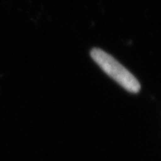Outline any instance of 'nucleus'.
I'll list each match as a JSON object with an SVG mask.
<instances>
[{
	"label": "nucleus",
	"mask_w": 161,
	"mask_h": 161,
	"mask_svg": "<svg viewBox=\"0 0 161 161\" xmlns=\"http://www.w3.org/2000/svg\"><path fill=\"white\" fill-rule=\"evenodd\" d=\"M91 56L95 63L124 89L132 93L140 92L141 85L135 76L109 54L100 48H93Z\"/></svg>",
	"instance_id": "obj_1"
}]
</instances>
